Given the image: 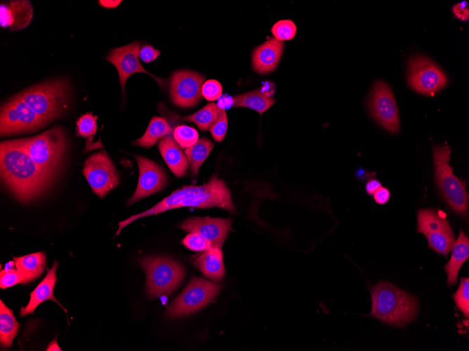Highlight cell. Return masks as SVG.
I'll return each instance as SVG.
<instances>
[{"label":"cell","mask_w":469,"mask_h":351,"mask_svg":"<svg viewBox=\"0 0 469 351\" xmlns=\"http://www.w3.org/2000/svg\"><path fill=\"white\" fill-rule=\"evenodd\" d=\"M0 164L3 182L23 202L43 194L53 178L33 160L19 139L1 142Z\"/></svg>","instance_id":"1"},{"label":"cell","mask_w":469,"mask_h":351,"mask_svg":"<svg viewBox=\"0 0 469 351\" xmlns=\"http://www.w3.org/2000/svg\"><path fill=\"white\" fill-rule=\"evenodd\" d=\"M183 207L199 209L218 207L231 213L236 212L230 190L223 180L213 175L208 182L199 186H183L152 207L119 222V228L115 235H118L124 227L140 218Z\"/></svg>","instance_id":"2"},{"label":"cell","mask_w":469,"mask_h":351,"mask_svg":"<svg viewBox=\"0 0 469 351\" xmlns=\"http://www.w3.org/2000/svg\"><path fill=\"white\" fill-rule=\"evenodd\" d=\"M371 311L369 316L394 326H404L413 321L418 312V303L411 294L385 282L371 289Z\"/></svg>","instance_id":"3"},{"label":"cell","mask_w":469,"mask_h":351,"mask_svg":"<svg viewBox=\"0 0 469 351\" xmlns=\"http://www.w3.org/2000/svg\"><path fill=\"white\" fill-rule=\"evenodd\" d=\"M146 274V293L150 299L171 294L185 275L178 261L164 256H146L138 260Z\"/></svg>","instance_id":"4"},{"label":"cell","mask_w":469,"mask_h":351,"mask_svg":"<svg viewBox=\"0 0 469 351\" xmlns=\"http://www.w3.org/2000/svg\"><path fill=\"white\" fill-rule=\"evenodd\" d=\"M18 95L46 123L60 116L67 108L69 85L56 79L30 87Z\"/></svg>","instance_id":"5"},{"label":"cell","mask_w":469,"mask_h":351,"mask_svg":"<svg viewBox=\"0 0 469 351\" xmlns=\"http://www.w3.org/2000/svg\"><path fill=\"white\" fill-rule=\"evenodd\" d=\"M432 153L436 183L443 198L455 212L465 216L468 208L466 184L453 173V168L449 164V147L435 146Z\"/></svg>","instance_id":"6"},{"label":"cell","mask_w":469,"mask_h":351,"mask_svg":"<svg viewBox=\"0 0 469 351\" xmlns=\"http://www.w3.org/2000/svg\"><path fill=\"white\" fill-rule=\"evenodd\" d=\"M19 141L39 167L55 175L66 149V137L61 127L55 126L35 137Z\"/></svg>","instance_id":"7"},{"label":"cell","mask_w":469,"mask_h":351,"mask_svg":"<svg viewBox=\"0 0 469 351\" xmlns=\"http://www.w3.org/2000/svg\"><path fill=\"white\" fill-rule=\"evenodd\" d=\"M221 286L201 277H193L168 307L165 315L178 318L198 311L219 293Z\"/></svg>","instance_id":"8"},{"label":"cell","mask_w":469,"mask_h":351,"mask_svg":"<svg viewBox=\"0 0 469 351\" xmlns=\"http://www.w3.org/2000/svg\"><path fill=\"white\" fill-rule=\"evenodd\" d=\"M417 222L416 231L425 236L428 247L447 257L455 242V237L445 214L434 209H419Z\"/></svg>","instance_id":"9"},{"label":"cell","mask_w":469,"mask_h":351,"mask_svg":"<svg viewBox=\"0 0 469 351\" xmlns=\"http://www.w3.org/2000/svg\"><path fill=\"white\" fill-rule=\"evenodd\" d=\"M47 123L18 95L1 108V135L20 134L37 130Z\"/></svg>","instance_id":"10"},{"label":"cell","mask_w":469,"mask_h":351,"mask_svg":"<svg viewBox=\"0 0 469 351\" xmlns=\"http://www.w3.org/2000/svg\"><path fill=\"white\" fill-rule=\"evenodd\" d=\"M407 82L416 91L433 95L447 85V77L430 59L417 55L408 60Z\"/></svg>","instance_id":"11"},{"label":"cell","mask_w":469,"mask_h":351,"mask_svg":"<svg viewBox=\"0 0 469 351\" xmlns=\"http://www.w3.org/2000/svg\"><path fill=\"white\" fill-rule=\"evenodd\" d=\"M82 173L93 192L100 198H104L119 183V174L104 151L91 155L85 160Z\"/></svg>","instance_id":"12"},{"label":"cell","mask_w":469,"mask_h":351,"mask_svg":"<svg viewBox=\"0 0 469 351\" xmlns=\"http://www.w3.org/2000/svg\"><path fill=\"white\" fill-rule=\"evenodd\" d=\"M367 104L374 118L386 130L396 133L399 129L398 109L388 84L377 80L373 85Z\"/></svg>","instance_id":"13"},{"label":"cell","mask_w":469,"mask_h":351,"mask_svg":"<svg viewBox=\"0 0 469 351\" xmlns=\"http://www.w3.org/2000/svg\"><path fill=\"white\" fill-rule=\"evenodd\" d=\"M204 76L196 71L180 70L173 72L169 80V93L172 102L182 108L196 106L202 99V88Z\"/></svg>","instance_id":"14"},{"label":"cell","mask_w":469,"mask_h":351,"mask_svg":"<svg viewBox=\"0 0 469 351\" xmlns=\"http://www.w3.org/2000/svg\"><path fill=\"white\" fill-rule=\"evenodd\" d=\"M140 43L138 41L132 42L128 45L112 49L106 60L116 67L121 91L124 95L125 83L127 79L135 73H145L152 76L164 88L166 85V81L146 71L139 61Z\"/></svg>","instance_id":"15"},{"label":"cell","mask_w":469,"mask_h":351,"mask_svg":"<svg viewBox=\"0 0 469 351\" xmlns=\"http://www.w3.org/2000/svg\"><path fill=\"white\" fill-rule=\"evenodd\" d=\"M133 156L138 166V181L134 193L127 201V205L162 191L168 182L164 170L157 163L141 156Z\"/></svg>","instance_id":"16"},{"label":"cell","mask_w":469,"mask_h":351,"mask_svg":"<svg viewBox=\"0 0 469 351\" xmlns=\"http://www.w3.org/2000/svg\"><path fill=\"white\" fill-rule=\"evenodd\" d=\"M232 221L227 218L193 216L181 222L178 227L189 233H196L213 247L221 248L227 237Z\"/></svg>","instance_id":"17"},{"label":"cell","mask_w":469,"mask_h":351,"mask_svg":"<svg viewBox=\"0 0 469 351\" xmlns=\"http://www.w3.org/2000/svg\"><path fill=\"white\" fill-rule=\"evenodd\" d=\"M284 49L283 41L271 38L258 46L253 51L252 66L260 74L273 71L279 63Z\"/></svg>","instance_id":"18"},{"label":"cell","mask_w":469,"mask_h":351,"mask_svg":"<svg viewBox=\"0 0 469 351\" xmlns=\"http://www.w3.org/2000/svg\"><path fill=\"white\" fill-rule=\"evenodd\" d=\"M58 263L54 261L51 268L48 269L47 274L39 282L36 288L30 293V298L25 307L20 308V315L24 317L29 314H33L39 305L47 300H52L58 303L65 312V309L54 296L53 290L57 282L56 270Z\"/></svg>","instance_id":"19"},{"label":"cell","mask_w":469,"mask_h":351,"mask_svg":"<svg viewBox=\"0 0 469 351\" xmlns=\"http://www.w3.org/2000/svg\"><path fill=\"white\" fill-rule=\"evenodd\" d=\"M33 9L28 1H13L1 5V25L12 30L25 28L30 22Z\"/></svg>","instance_id":"20"},{"label":"cell","mask_w":469,"mask_h":351,"mask_svg":"<svg viewBox=\"0 0 469 351\" xmlns=\"http://www.w3.org/2000/svg\"><path fill=\"white\" fill-rule=\"evenodd\" d=\"M172 134L173 132L159 141L158 149L174 175L176 177H182L186 174L189 162Z\"/></svg>","instance_id":"21"},{"label":"cell","mask_w":469,"mask_h":351,"mask_svg":"<svg viewBox=\"0 0 469 351\" xmlns=\"http://www.w3.org/2000/svg\"><path fill=\"white\" fill-rule=\"evenodd\" d=\"M193 257L195 267L204 276L216 282L224 277L225 268L221 248L212 247Z\"/></svg>","instance_id":"22"},{"label":"cell","mask_w":469,"mask_h":351,"mask_svg":"<svg viewBox=\"0 0 469 351\" xmlns=\"http://www.w3.org/2000/svg\"><path fill=\"white\" fill-rule=\"evenodd\" d=\"M468 257L469 240L468 236L461 230L459 236L451 248L450 260L444 266L449 285H455L457 283L458 272L462 265L468 259Z\"/></svg>","instance_id":"23"},{"label":"cell","mask_w":469,"mask_h":351,"mask_svg":"<svg viewBox=\"0 0 469 351\" xmlns=\"http://www.w3.org/2000/svg\"><path fill=\"white\" fill-rule=\"evenodd\" d=\"M16 269L24 277L23 284L39 278L44 272L46 265V254L39 252L20 257H13Z\"/></svg>","instance_id":"24"},{"label":"cell","mask_w":469,"mask_h":351,"mask_svg":"<svg viewBox=\"0 0 469 351\" xmlns=\"http://www.w3.org/2000/svg\"><path fill=\"white\" fill-rule=\"evenodd\" d=\"M233 108L246 107L260 114L268 110L275 102L272 97L263 94L260 89H256L232 97Z\"/></svg>","instance_id":"25"},{"label":"cell","mask_w":469,"mask_h":351,"mask_svg":"<svg viewBox=\"0 0 469 351\" xmlns=\"http://www.w3.org/2000/svg\"><path fill=\"white\" fill-rule=\"evenodd\" d=\"M172 128L164 117L154 116L151 118L144 135L133 142V144L150 148L161 138L170 134Z\"/></svg>","instance_id":"26"},{"label":"cell","mask_w":469,"mask_h":351,"mask_svg":"<svg viewBox=\"0 0 469 351\" xmlns=\"http://www.w3.org/2000/svg\"><path fill=\"white\" fill-rule=\"evenodd\" d=\"M20 324L15 318L13 310L0 301V343L4 348L10 347L16 336Z\"/></svg>","instance_id":"27"},{"label":"cell","mask_w":469,"mask_h":351,"mask_svg":"<svg viewBox=\"0 0 469 351\" xmlns=\"http://www.w3.org/2000/svg\"><path fill=\"white\" fill-rule=\"evenodd\" d=\"M214 144L209 139L203 137L192 146L185 150V153L187 158L190 172L192 177L197 175L199 167L206 159Z\"/></svg>","instance_id":"28"},{"label":"cell","mask_w":469,"mask_h":351,"mask_svg":"<svg viewBox=\"0 0 469 351\" xmlns=\"http://www.w3.org/2000/svg\"><path fill=\"white\" fill-rule=\"evenodd\" d=\"M219 107L217 104L210 102L193 114L178 116V118L183 121L195 123L201 130L205 132L209 130L210 126L216 119Z\"/></svg>","instance_id":"29"},{"label":"cell","mask_w":469,"mask_h":351,"mask_svg":"<svg viewBox=\"0 0 469 351\" xmlns=\"http://www.w3.org/2000/svg\"><path fill=\"white\" fill-rule=\"evenodd\" d=\"M173 136L181 149H187L193 146L199 139L196 129L187 125H178L174 130Z\"/></svg>","instance_id":"30"},{"label":"cell","mask_w":469,"mask_h":351,"mask_svg":"<svg viewBox=\"0 0 469 351\" xmlns=\"http://www.w3.org/2000/svg\"><path fill=\"white\" fill-rule=\"evenodd\" d=\"M276 39L284 41L293 39L296 34V26L291 20H281L275 23L271 29Z\"/></svg>","instance_id":"31"},{"label":"cell","mask_w":469,"mask_h":351,"mask_svg":"<svg viewBox=\"0 0 469 351\" xmlns=\"http://www.w3.org/2000/svg\"><path fill=\"white\" fill-rule=\"evenodd\" d=\"M454 301L465 317L469 315V279L461 277L459 287L453 294Z\"/></svg>","instance_id":"32"},{"label":"cell","mask_w":469,"mask_h":351,"mask_svg":"<svg viewBox=\"0 0 469 351\" xmlns=\"http://www.w3.org/2000/svg\"><path fill=\"white\" fill-rule=\"evenodd\" d=\"M96 120L91 113L83 114L77 121V135L91 139L97 130Z\"/></svg>","instance_id":"33"},{"label":"cell","mask_w":469,"mask_h":351,"mask_svg":"<svg viewBox=\"0 0 469 351\" xmlns=\"http://www.w3.org/2000/svg\"><path fill=\"white\" fill-rule=\"evenodd\" d=\"M227 129V118L225 110L219 108L218 114L215 121L209 128V131L217 142H221L225 137Z\"/></svg>","instance_id":"34"},{"label":"cell","mask_w":469,"mask_h":351,"mask_svg":"<svg viewBox=\"0 0 469 351\" xmlns=\"http://www.w3.org/2000/svg\"><path fill=\"white\" fill-rule=\"evenodd\" d=\"M24 277L17 269L6 267L0 271V288L4 289L17 284H23Z\"/></svg>","instance_id":"35"},{"label":"cell","mask_w":469,"mask_h":351,"mask_svg":"<svg viewBox=\"0 0 469 351\" xmlns=\"http://www.w3.org/2000/svg\"><path fill=\"white\" fill-rule=\"evenodd\" d=\"M182 243L195 252H202L212 247L206 240L196 233H190L182 240Z\"/></svg>","instance_id":"36"},{"label":"cell","mask_w":469,"mask_h":351,"mask_svg":"<svg viewBox=\"0 0 469 351\" xmlns=\"http://www.w3.org/2000/svg\"><path fill=\"white\" fill-rule=\"evenodd\" d=\"M223 89L220 83L214 79L204 81L202 88V96L209 101H214L220 97Z\"/></svg>","instance_id":"37"},{"label":"cell","mask_w":469,"mask_h":351,"mask_svg":"<svg viewBox=\"0 0 469 351\" xmlns=\"http://www.w3.org/2000/svg\"><path fill=\"white\" fill-rule=\"evenodd\" d=\"M159 55L160 52L150 45L141 47L139 52L140 59L145 63L152 62L156 60Z\"/></svg>","instance_id":"38"},{"label":"cell","mask_w":469,"mask_h":351,"mask_svg":"<svg viewBox=\"0 0 469 351\" xmlns=\"http://www.w3.org/2000/svg\"><path fill=\"white\" fill-rule=\"evenodd\" d=\"M454 15L461 20H467L469 17V10L466 1L456 4L452 8Z\"/></svg>","instance_id":"39"},{"label":"cell","mask_w":469,"mask_h":351,"mask_svg":"<svg viewBox=\"0 0 469 351\" xmlns=\"http://www.w3.org/2000/svg\"><path fill=\"white\" fill-rule=\"evenodd\" d=\"M374 195L375 202L380 205L387 203L390 198V193L387 188L381 186L378 188Z\"/></svg>","instance_id":"40"},{"label":"cell","mask_w":469,"mask_h":351,"mask_svg":"<svg viewBox=\"0 0 469 351\" xmlns=\"http://www.w3.org/2000/svg\"><path fill=\"white\" fill-rule=\"evenodd\" d=\"M381 186V183L376 179H370L366 184V191L368 194L373 195Z\"/></svg>","instance_id":"41"},{"label":"cell","mask_w":469,"mask_h":351,"mask_svg":"<svg viewBox=\"0 0 469 351\" xmlns=\"http://www.w3.org/2000/svg\"><path fill=\"white\" fill-rule=\"evenodd\" d=\"M121 1H99V4H100L102 6L110 8H115L117 7Z\"/></svg>","instance_id":"42"},{"label":"cell","mask_w":469,"mask_h":351,"mask_svg":"<svg viewBox=\"0 0 469 351\" xmlns=\"http://www.w3.org/2000/svg\"><path fill=\"white\" fill-rule=\"evenodd\" d=\"M46 350H61V349L58 345L56 340H54L48 345Z\"/></svg>","instance_id":"43"}]
</instances>
